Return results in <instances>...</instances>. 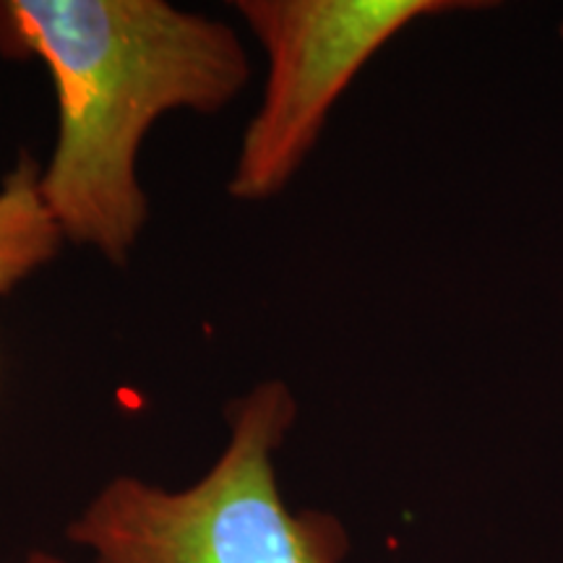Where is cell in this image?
Instances as JSON below:
<instances>
[{"label":"cell","mask_w":563,"mask_h":563,"mask_svg":"<svg viewBox=\"0 0 563 563\" xmlns=\"http://www.w3.org/2000/svg\"><path fill=\"white\" fill-rule=\"evenodd\" d=\"M0 53L51 74L58 131L40 191L63 238L129 262L150 220L146 133L175 110L238 100L251 58L235 30L165 0H0Z\"/></svg>","instance_id":"obj_1"},{"label":"cell","mask_w":563,"mask_h":563,"mask_svg":"<svg viewBox=\"0 0 563 563\" xmlns=\"http://www.w3.org/2000/svg\"><path fill=\"white\" fill-rule=\"evenodd\" d=\"M298 418L290 386L256 384L230 407V439L194 485L118 475L68 525L91 563H342L347 532L327 511H292L274 454Z\"/></svg>","instance_id":"obj_2"},{"label":"cell","mask_w":563,"mask_h":563,"mask_svg":"<svg viewBox=\"0 0 563 563\" xmlns=\"http://www.w3.org/2000/svg\"><path fill=\"white\" fill-rule=\"evenodd\" d=\"M269 58L258 110L245 125L228 191L269 201L311 154L334 102L378 47L420 16L475 3L454 0H238Z\"/></svg>","instance_id":"obj_3"},{"label":"cell","mask_w":563,"mask_h":563,"mask_svg":"<svg viewBox=\"0 0 563 563\" xmlns=\"http://www.w3.org/2000/svg\"><path fill=\"white\" fill-rule=\"evenodd\" d=\"M66 238L40 191V170L21 157L0 183V295L55 262Z\"/></svg>","instance_id":"obj_4"},{"label":"cell","mask_w":563,"mask_h":563,"mask_svg":"<svg viewBox=\"0 0 563 563\" xmlns=\"http://www.w3.org/2000/svg\"><path fill=\"white\" fill-rule=\"evenodd\" d=\"M26 563H68V561L58 559V555H51V553L37 551V553H30V559H26Z\"/></svg>","instance_id":"obj_5"}]
</instances>
